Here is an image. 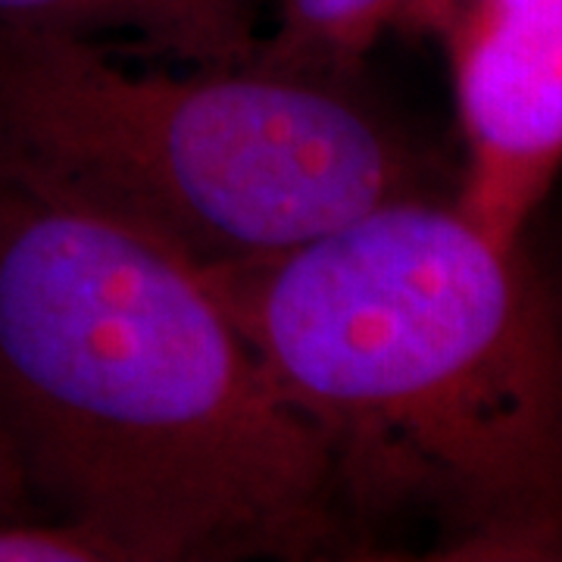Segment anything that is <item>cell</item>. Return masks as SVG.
<instances>
[{"mask_svg": "<svg viewBox=\"0 0 562 562\" xmlns=\"http://www.w3.org/2000/svg\"><path fill=\"white\" fill-rule=\"evenodd\" d=\"M366 560L562 562V281L453 194L206 272Z\"/></svg>", "mask_w": 562, "mask_h": 562, "instance_id": "cell-1", "label": "cell"}, {"mask_svg": "<svg viewBox=\"0 0 562 562\" xmlns=\"http://www.w3.org/2000/svg\"><path fill=\"white\" fill-rule=\"evenodd\" d=\"M0 441L110 562L366 560L210 279L0 176Z\"/></svg>", "mask_w": 562, "mask_h": 562, "instance_id": "cell-2", "label": "cell"}, {"mask_svg": "<svg viewBox=\"0 0 562 562\" xmlns=\"http://www.w3.org/2000/svg\"><path fill=\"white\" fill-rule=\"evenodd\" d=\"M0 176L203 276L441 194L419 140L360 76L260 57L135 69L103 44L32 29H0Z\"/></svg>", "mask_w": 562, "mask_h": 562, "instance_id": "cell-3", "label": "cell"}, {"mask_svg": "<svg viewBox=\"0 0 562 562\" xmlns=\"http://www.w3.org/2000/svg\"><path fill=\"white\" fill-rule=\"evenodd\" d=\"M413 32L450 69L453 203L494 241L522 244L562 172V0H435Z\"/></svg>", "mask_w": 562, "mask_h": 562, "instance_id": "cell-4", "label": "cell"}, {"mask_svg": "<svg viewBox=\"0 0 562 562\" xmlns=\"http://www.w3.org/2000/svg\"><path fill=\"white\" fill-rule=\"evenodd\" d=\"M272 0H0V29L57 32L166 66L257 57Z\"/></svg>", "mask_w": 562, "mask_h": 562, "instance_id": "cell-5", "label": "cell"}, {"mask_svg": "<svg viewBox=\"0 0 562 562\" xmlns=\"http://www.w3.org/2000/svg\"><path fill=\"white\" fill-rule=\"evenodd\" d=\"M435 0H272L257 57L272 66L362 76L369 54L391 32L413 25Z\"/></svg>", "mask_w": 562, "mask_h": 562, "instance_id": "cell-6", "label": "cell"}, {"mask_svg": "<svg viewBox=\"0 0 562 562\" xmlns=\"http://www.w3.org/2000/svg\"><path fill=\"white\" fill-rule=\"evenodd\" d=\"M22 516H41V513L35 509L29 491H25L20 465L10 457L7 443L0 441V522L22 519Z\"/></svg>", "mask_w": 562, "mask_h": 562, "instance_id": "cell-7", "label": "cell"}]
</instances>
